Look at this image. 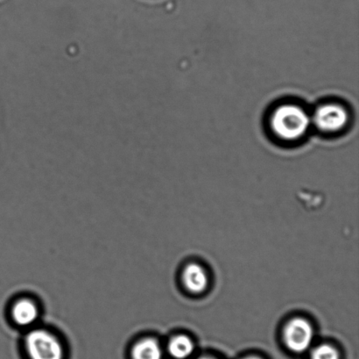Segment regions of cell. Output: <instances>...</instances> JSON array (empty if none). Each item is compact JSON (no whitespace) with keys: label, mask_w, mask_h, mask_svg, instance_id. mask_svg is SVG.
<instances>
[{"label":"cell","mask_w":359,"mask_h":359,"mask_svg":"<svg viewBox=\"0 0 359 359\" xmlns=\"http://www.w3.org/2000/svg\"><path fill=\"white\" fill-rule=\"evenodd\" d=\"M244 359H262V358H256V357H249V358H244Z\"/></svg>","instance_id":"30bf717a"},{"label":"cell","mask_w":359,"mask_h":359,"mask_svg":"<svg viewBox=\"0 0 359 359\" xmlns=\"http://www.w3.org/2000/svg\"><path fill=\"white\" fill-rule=\"evenodd\" d=\"M30 359H63L65 351L61 342L47 330L35 329L25 340Z\"/></svg>","instance_id":"7a4b0ae2"},{"label":"cell","mask_w":359,"mask_h":359,"mask_svg":"<svg viewBox=\"0 0 359 359\" xmlns=\"http://www.w3.org/2000/svg\"><path fill=\"white\" fill-rule=\"evenodd\" d=\"M311 122L319 131L326 133H337L349 122V112L340 104H323L316 109Z\"/></svg>","instance_id":"3957f363"},{"label":"cell","mask_w":359,"mask_h":359,"mask_svg":"<svg viewBox=\"0 0 359 359\" xmlns=\"http://www.w3.org/2000/svg\"><path fill=\"white\" fill-rule=\"evenodd\" d=\"M133 359H161L163 351L154 339H145L135 344L132 350Z\"/></svg>","instance_id":"52a82bcc"},{"label":"cell","mask_w":359,"mask_h":359,"mask_svg":"<svg viewBox=\"0 0 359 359\" xmlns=\"http://www.w3.org/2000/svg\"><path fill=\"white\" fill-rule=\"evenodd\" d=\"M311 359H339V354L335 348L323 344L312 351Z\"/></svg>","instance_id":"9c48e42d"},{"label":"cell","mask_w":359,"mask_h":359,"mask_svg":"<svg viewBox=\"0 0 359 359\" xmlns=\"http://www.w3.org/2000/svg\"><path fill=\"white\" fill-rule=\"evenodd\" d=\"M183 282L188 290L192 293H202L208 285L206 273L202 269V267L195 265H189L186 267L183 273Z\"/></svg>","instance_id":"8992f818"},{"label":"cell","mask_w":359,"mask_h":359,"mask_svg":"<svg viewBox=\"0 0 359 359\" xmlns=\"http://www.w3.org/2000/svg\"><path fill=\"white\" fill-rule=\"evenodd\" d=\"M311 125V116L297 104L279 105L270 115L271 131L278 139L294 142L302 138Z\"/></svg>","instance_id":"6da1fadb"},{"label":"cell","mask_w":359,"mask_h":359,"mask_svg":"<svg viewBox=\"0 0 359 359\" xmlns=\"http://www.w3.org/2000/svg\"><path fill=\"white\" fill-rule=\"evenodd\" d=\"M199 359H215V358H201Z\"/></svg>","instance_id":"8fae6325"},{"label":"cell","mask_w":359,"mask_h":359,"mask_svg":"<svg viewBox=\"0 0 359 359\" xmlns=\"http://www.w3.org/2000/svg\"><path fill=\"white\" fill-rule=\"evenodd\" d=\"M194 344L189 337L179 336L168 344V353L175 359H185L192 354Z\"/></svg>","instance_id":"ba28073f"},{"label":"cell","mask_w":359,"mask_h":359,"mask_svg":"<svg viewBox=\"0 0 359 359\" xmlns=\"http://www.w3.org/2000/svg\"><path fill=\"white\" fill-rule=\"evenodd\" d=\"M313 339V329L309 323L300 318L292 320L284 330V340L288 349L301 353L309 349Z\"/></svg>","instance_id":"277c9868"},{"label":"cell","mask_w":359,"mask_h":359,"mask_svg":"<svg viewBox=\"0 0 359 359\" xmlns=\"http://www.w3.org/2000/svg\"><path fill=\"white\" fill-rule=\"evenodd\" d=\"M12 315L14 322L18 325L29 326L36 321L39 311L34 302L27 300V299H23L13 306Z\"/></svg>","instance_id":"5b68a950"}]
</instances>
